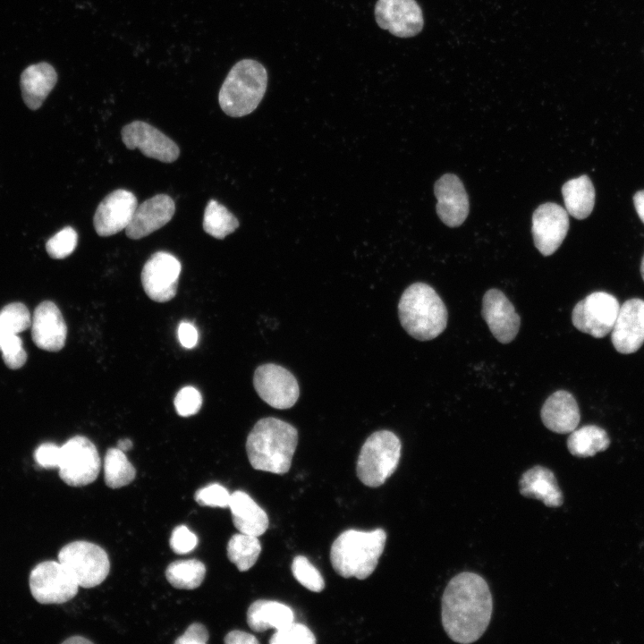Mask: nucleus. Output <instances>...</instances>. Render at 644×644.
Here are the masks:
<instances>
[{"mask_svg": "<svg viewBox=\"0 0 644 644\" xmlns=\"http://www.w3.org/2000/svg\"><path fill=\"white\" fill-rule=\"evenodd\" d=\"M315 635L304 624L292 623L275 631L269 640L270 644H314Z\"/></svg>", "mask_w": 644, "mask_h": 644, "instance_id": "obj_37", "label": "nucleus"}, {"mask_svg": "<svg viewBox=\"0 0 644 644\" xmlns=\"http://www.w3.org/2000/svg\"><path fill=\"white\" fill-rule=\"evenodd\" d=\"M137 207V198L132 192L123 189L110 192L98 204L93 217L97 233L106 237L125 230Z\"/></svg>", "mask_w": 644, "mask_h": 644, "instance_id": "obj_16", "label": "nucleus"}, {"mask_svg": "<svg viewBox=\"0 0 644 644\" xmlns=\"http://www.w3.org/2000/svg\"><path fill=\"white\" fill-rule=\"evenodd\" d=\"M567 213L577 219L588 217L595 204V189L586 174L567 181L562 187Z\"/></svg>", "mask_w": 644, "mask_h": 644, "instance_id": "obj_27", "label": "nucleus"}, {"mask_svg": "<svg viewBox=\"0 0 644 644\" xmlns=\"http://www.w3.org/2000/svg\"><path fill=\"white\" fill-rule=\"evenodd\" d=\"M31 319L23 303H9L0 310V334L18 335L31 326Z\"/></svg>", "mask_w": 644, "mask_h": 644, "instance_id": "obj_33", "label": "nucleus"}, {"mask_svg": "<svg viewBox=\"0 0 644 644\" xmlns=\"http://www.w3.org/2000/svg\"><path fill=\"white\" fill-rule=\"evenodd\" d=\"M202 225L207 233L223 240L239 227V221L224 205L211 199L206 206Z\"/></svg>", "mask_w": 644, "mask_h": 644, "instance_id": "obj_32", "label": "nucleus"}, {"mask_svg": "<svg viewBox=\"0 0 644 644\" xmlns=\"http://www.w3.org/2000/svg\"><path fill=\"white\" fill-rule=\"evenodd\" d=\"M206 575L204 564L197 559L178 560L165 570L168 582L180 589H193L200 586Z\"/></svg>", "mask_w": 644, "mask_h": 644, "instance_id": "obj_29", "label": "nucleus"}, {"mask_svg": "<svg viewBox=\"0 0 644 644\" xmlns=\"http://www.w3.org/2000/svg\"><path fill=\"white\" fill-rule=\"evenodd\" d=\"M620 304L606 292H595L580 301L572 312L573 326L595 338L608 335L614 325Z\"/></svg>", "mask_w": 644, "mask_h": 644, "instance_id": "obj_10", "label": "nucleus"}, {"mask_svg": "<svg viewBox=\"0 0 644 644\" xmlns=\"http://www.w3.org/2000/svg\"><path fill=\"white\" fill-rule=\"evenodd\" d=\"M0 352L4 362L9 369H18L27 360V352L18 335L0 334Z\"/></svg>", "mask_w": 644, "mask_h": 644, "instance_id": "obj_35", "label": "nucleus"}, {"mask_svg": "<svg viewBox=\"0 0 644 644\" xmlns=\"http://www.w3.org/2000/svg\"><path fill=\"white\" fill-rule=\"evenodd\" d=\"M121 135L127 148H139L148 157L164 163H173L179 157L180 149L176 143L144 121L137 120L124 125Z\"/></svg>", "mask_w": 644, "mask_h": 644, "instance_id": "obj_13", "label": "nucleus"}, {"mask_svg": "<svg viewBox=\"0 0 644 644\" xmlns=\"http://www.w3.org/2000/svg\"><path fill=\"white\" fill-rule=\"evenodd\" d=\"M386 541L382 529L372 531L347 530L333 542L330 561L342 577L368 578L376 569Z\"/></svg>", "mask_w": 644, "mask_h": 644, "instance_id": "obj_4", "label": "nucleus"}, {"mask_svg": "<svg viewBox=\"0 0 644 644\" xmlns=\"http://www.w3.org/2000/svg\"><path fill=\"white\" fill-rule=\"evenodd\" d=\"M63 643L64 644V643L65 644L66 643L67 644H81V643L88 644V643H92V641L84 637H81V636H73V637H71V638L65 640L64 641H63Z\"/></svg>", "mask_w": 644, "mask_h": 644, "instance_id": "obj_46", "label": "nucleus"}, {"mask_svg": "<svg viewBox=\"0 0 644 644\" xmlns=\"http://www.w3.org/2000/svg\"><path fill=\"white\" fill-rule=\"evenodd\" d=\"M175 204L166 194H157L136 208L125 229L127 237L139 240L165 225L174 216Z\"/></svg>", "mask_w": 644, "mask_h": 644, "instance_id": "obj_21", "label": "nucleus"}, {"mask_svg": "<svg viewBox=\"0 0 644 644\" xmlns=\"http://www.w3.org/2000/svg\"><path fill=\"white\" fill-rule=\"evenodd\" d=\"M540 416L547 428L559 434L571 433L577 428L580 419L575 398L564 390L555 392L546 400Z\"/></svg>", "mask_w": 644, "mask_h": 644, "instance_id": "obj_22", "label": "nucleus"}, {"mask_svg": "<svg viewBox=\"0 0 644 644\" xmlns=\"http://www.w3.org/2000/svg\"><path fill=\"white\" fill-rule=\"evenodd\" d=\"M60 446L54 443L41 444L34 453L36 462L42 468L53 469L58 467Z\"/></svg>", "mask_w": 644, "mask_h": 644, "instance_id": "obj_41", "label": "nucleus"}, {"mask_svg": "<svg viewBox=\"0 0 644 644\" xmlns=\"http://www.w3.org/2000/svg\"><path fill=\"white\" fill-rule=\"evenodd\" d=\"M633 202L639 217L644 224V190L635 193Z\"/></svg>", "mask_w": 644, "mask_h": 644, "instance_id": "obj_45", "label": "nucleus"}, {"mask_svg": "<svg viewBox=\"0 0 644 644\" xmlns=\"http://www.w3.org/2000/svg\"><path fill=\"white\" fill-rule=\"evenodd\" d=\"M178 339L187 349L195 347L199 339L196 327L190 322L182 321L178 326Z\"/></svg>", "mask_w": 644, "mask_h": 644, "instance_id": "obj_43", "label": "nucleus"}, {"mask_svg": "<svg viewBox=\"0 0 644 644\" xmlns=\"http://www.w3.org/2000/svg\"><path fill=\"white\" fill-rule=\"evenodd\" d=\"M294 621L293 611L286 605L266 599L253 602L247 611V623L254 631L281 630Z\"/></svg>", "mask_w": 644, "mask_h": 644, "instance_id": "obj_26", "label": "nucleus"}, {"mask_svg": "<svg viewBox=\"0 0 644 644\" xmlns=\"http://www.w3.org/2000/svg\"><path fill=\"white\" fill-rule=\"evenodd\" d=\"M481 313L498 342L508 343L515 338L520 329L521 318L504 292L497 289L486 292Z\"/></svg>", "mask_w": 644, "mask_h": 644, "instance_id": "obj_18", "label": "nucleus"}, {"mask_svg": "<svg viewBox=\"0 0 644 644\" xmlns=\"http://www.w3.org/2000/svg\"><path fill=\"white\" fill-rule=\"evenodd\" d=\"M32 597L40 604H64L78 593L79 584L70 572L57 561L38 564L29 577Z\"/></svg>", "mask_w": 644, "mask_h": 644, "instance_id": "obj_9", "label": "nucleus"}, {"mask_svg": "<svg viewBox=\"0 0 644 644\" xmlns=\"http://www.w3.org/2000/svg\"><path fill=\"white\" fill-rule=\"evenodd\" d=\"M198 544L197 536L185 525L175 527L170 537V547L178 555L192 551Z\"/></svg>", "mask_w": 644, "mask_h": 644, "instance_id": "obj_40", "label": "nucleus"}, {"mask_svg": "<svg viewBox=\"0 0 644 644\" xmlns=\"http://www.w3.org/2000/svg\"><path fill=\"white\" fill-rule=\"evenodd\" d=\"M614 349L623 354L637 352L644 343V301L634 298L622 306L611 331Z\"/></svg>", "mask_w": 644, "mask_h": 644, "instance_id": "obj_17", "label": "nucleus"}, {"mask_svg": "<svg viewBox=\"0 0 644 644\" xmlns=\"http://www.w3.org/2000/svg\"><path fill=\"white\" fill-rule=\"evenodd\" d=\"M231 494L222 485L208 484L195 492L194 499L201 506L229 507Z\"/></svg>", "mask_w": 644, "mask_h": 644, "instance_id": "obj_38", "label": "nucleus"}, {"mask_svg": "<svg viewBox=\"0 0 644 644\" xmlns=\"http://www.w3.org/2000/svg\"><path fill=\"white\" fill-rule=\"evenodd\" d=\"M253 386L266 403L279 410L292 407L300 396L295 377L285 368L275 363L263 364L256 369Z\"/></svg>", "mask_w": 644, "mask_h": 644, "instance_id": "obj_11", "label": "nucleus"}, {"mask_svg": "<svg viewBox=\"0 0 644 644\" xmlns=\"http://www.w3.org/2000/svg\"><path fill=\"white\" fill-rule=\"evenodd\" d=\"M610 440L607 433L596 425L575 428L567 439L569 452L580 458L594 456L608 448Z\"/></svg>", "mask_w": 644, "mask_h": 644, "instance_id": "obj_28", "label": "nucleus"}, {"mask_svg": "<svg viewBox=\"0 0 644 644\" xmlns=\"http://www.w3.org/2000/svg\"><path fill=\"white\" fill-rule=\"evenodd\" d=\"M294 578L306 589L320 592L325 588L324 579L319 571L303 555L294 557L292 564Z\"/></svg>", "mask_w": 644, "mask_h": 644, "instance_id": "obj_34", "label": "nucleus"}, {"mask_svg": "<svg viewBox=\"0 0 644 644\" xmlns=\"http://www.w3.org/2000/svg\"><path fill=\"white\" fill-rule=\"evenodd\" d=\"M136 470L123 451L109 448L104 460L105 483L110 488H120L134 479Z\"/></svg>", "mask_w": 644, "mask_h": 644, "instance_id": "obj_31", "label": "nucleus"}, {"mask_svg": "<svg viewBox=\"0 0 644 644\" xmlns=\"http://www.w3.org/2000/svg\"><path fill=\"white\" fill-rule=\"evenodd\" d=\"M375 18L381 29L399 38L413 37L424 25L422 11L415 0H377Z\"/></svg>", "mask_w": 644, "mask_h": 644, "instance_id": "obj_14", "label": "nucleus"}, {"mask_svg": "<svg viewBox=\"0 0 644 644\" xmlns=\"http://www.w3.org/2000/svg\"><path fill=\"white\" fill-rule=\"evenodd\" d=\"M401 450V441L392 431L384 429L372 433L358 456L356 472L360 480L370 487L383 485L395 471Z\"/></svg>", "mask_w": 644, "mask_h": 644, "instance_id": "obj_6", "label": "nucleus"}, {"mask_svg": "<svg viewBox=\"0 0 644 644\" xmlns=\"http://www.w3.org/2000/svg\"><path fill=\"white\" fill-rule=\"evenodd\" d=\"M132 445L133 444L129 438H123L117 442V448L123 452L131 450L132 448Z\"/></svg>", "mask_w": 644, "mask_h": 644, "instance_id": "obj_47", "label": "nucleus"}, {"mask_svg": "<svg viewBox=\"0 0 644 644\" xmlns=\"http://www.w3.org/2000/svg\"><path fill=\"white\" fill-rule=\"evenodd\" d=\"M77 242L76 231L71 226H66L47 242L46 250L53 258H64L73 252Z\"/></svg>", "mask_w": 644, "mask_h": 644, "instance_id": "obj_36", "label": "nucleus"}, {"mask_svg": "<svg viewBox=\"0 0 644 644\" xmlns=\"http://www.w3.org/2000/svg\"><path fill=\"white\" fill-rule=\"evenodd\" d=\"M519 491L521 496L539 500L547 507H558L564 503L563 493L553 471L540 465L521 475Z\"/></svg>", "mask_w": 644, "mask_h": 644, "instance_id": "obj_24", "label": "nucleus"}, {"mask_svg": "<svg viewBox=\"0 0 644 644\" xmlns=\"http://www.w3.org/2000/svg\"><path fill=\"white\" fill-rule=\"evenodd\" d=\"M398 316L404 330L413 338L428 341L446 327L448 313L436 292L424 283H414L402 292Z\"/></svg>", "mask_w": 644, "mask_h": 644, "instance_id": "obj_3", "label": "nucleus"}, {"mask_svg": "<svg viewBox=\"0 0 644 644\" xmlns=\"http://www.w3.org/2000/svg\"><path fill=\"white\" fill-rule=\"evenodd\" d=\"M298 443V431L288 422L267 417L256 422L246 440L250 465L275 474L289 471Z\"/></svg>", "mask_w": 644, "mask_h": 644, "instance_id": "obj_2", "label": "nucleus"}, {"mask_svg": "<svg viewBox=\"0 0 644 644\" xmlns=\"http://www.w3.org/2000/svg\"><path fill=\"white\" fill-rule=\"evenodd\" d=\"M182 265L173 254L157 251L146 261L141 271V284L146 294L154 301L166 302L177 292Z\"/></svg>", "mask_w": 644, "mask_h": 644, "instance_id": "obj_12", "label": "nucleus"}, {"mask_svg": "<svg viewBox=\"0 0 644 644\" xmlns=\"http://www.w3.org/2000/svg\"><path fill=\"white\" fill-rule=\"evenodd\" d=\"M174 404L179 415L189 417L199 411L202 396L195 387L184 386L176 394Z\"/></svg>", "mask_w": 644, "mask_h": 644, "instance_id": "obj_39", "label": "nucleus"}, {"mask_svg": "<svg viewBox=\"0 0 644 644\" xmlns=\"http://www.w3.org/2000/svg\"><path fill=\"white\" fill-rule=\"evenodd\" d=\"M267 85V72L256 60L242 59L229 71L218 94L221 109L231 117L252 113L262 100Z\"/></svg>", "mask_w": 644, "mask_h": 644, "instance_id": "obj_5", "label": "nucleus"}, {"mask_svg": "<svg viewBox=\"0 0 644 644\" xmlns=\"http://www.w3.org/2000/svg\"><path fill=\"white\" fill-rule=\"evenodd\" d=\"M437 203L436 213L444 224L450 227L461 225L468 216L469 198L462 181L453 174H445L434 187Z\"/></svg>", "mask_w": 644, "mask_h": 644, "instance_id": "obj_20", "label": "nucleus"}, {"mask_svg": "<svg viewBox=\"0 0 644 644\" xmlns=\"http://www.w3.org/2000/svg\"><path fill=\"white\" fill-rule=\"evenodd\" d=\"M57 560L74 577L79 586L86 589L102 583L110 571L106 552L101 547L84 540L64 546Z\"/></svg>", "mask_w": 644, "mask_h": 644, "instance_id": "obj_7", "label": "nucleus"}, {"mask_svg": "<svg viewBox=\"0 0 644 644\" xmlns=\"http://www.w3.org/2000/svg\"><path fill=\"white\" fill-rule=\"evenodd\" d=\"M208 640V632L207 628L199 623L191 624L185 632L178 637L174 643L176 644H205Z\"/></svg>", "mask_w": 644, "mask_h": 644, "instance_id": "obj_42", "label": "nucleus"}, {"mask_svg": "<svg viewBox=\"0 0 644 644\" xmlns=\"http://www.w3.org/2000/svg\"><path fill=\"white\" fill-rule=\"evenodd\" d=\"M493 600L486 580L477 573L464 572L453 577L442 596V625L448 637L458 643L478 640L487 630Z\"/></svg>", "mask_w": 644, "mask_h": 644, "instance_id": "obj_1", "label": "nucleus"}, {"mask_svg": "<svg viewBox=\"0 0 644 644\" xmlns=\"http://www.w3.org/2000/svg\"><path fill=\"white\" fill-rule=\"evenodd\" d=\"M34 343L48 352H58L65 344L67 326L59 308L51 301L40 302L31 319Z\"/></svg>", "mask_w": 644, "mask_h": 644, "instance_id": "obj_19", "label": "nucleus"}, {"mask_svg": "<svg viewBox=\"0 0 644 644\" xmlns=\"http://www.w3.org/2000/svg\"><path fill=\"white\" fill-rule=\"evenodd\" d=\"M569 229V216L563 207L547 202L532 215L531 233L536 248L544 256L553 254L562 244Z\"/></svg>", "mask_w": 644, "mask_h": 644, "instance_id": "obj_15", "label": "nucleus"}, {"mask_svg": "<svg viewBox=\"0 0 644 644\" xmlns=\"http://www.w3.org/2000/svg\"><path fill=\"white\" fill-rule=\"evenodd\" d=\"M55 67L47 62H40L26 67L21 74V97L31 110H38L44 103L57 82Z\"/></svg>", "mask_w": 644, "mask_h": 644, "instance_id": "obj_23", "label": "nucleus"}, {"mask_svg": "<svg viewBox=\"0 0 644 644\" xmlns=\"http://www.w3.org/2000/svg\"><path fill=\"white\" fill-rule=\"evenodd\" d=\"M100 465L97 447L85 436H75L60 446L59 477L69 486L80 487L94 482Z\"/></svg>", "mask_w": 644, "mask_h": 644, "instance_id": "obj_8", "label": "nucleus"}, {"mask_svg": "<svg viewBox=\"0 0 644 644\" xmlns=\"http://www.w3.org/2000/svg\"><path fill=\"white\" fill-rule=\"evenodd\" d=\"M224 641L226 644H258V640L254 635L248 632L234 630L228 632Z\"/></svg>", "mask_w": 644, "mask_h": 644, "instance_id": "obj_44", "label": "nucleus"}, {"mask_svg": "<svg viewBox=\"0 0 644 644\" xmlns=\"http://www.w3.org/2000/svg\"><path fill=\"white\" fill-rule=\"evenodd\" d=\"M229 508L234 527L242 533L259 537L268 528L267 513L244 491L231 494Z\"/></svg>", "mask_w": 644, "mask_h": 644, "instance_id": "obj_25", "label": "nucleus"}, {"mask_svg": "<svg viewBox=\"0 0 644 644\" xmlns=\"http://www.w3.org/2000/svg\"><path fill=\"white\" fill-rule=\"evenodd\" d=\"M260 552L261 545L258 537L242 532L233 535L227 544L228 559L240 572L250 569Z\"/></svg>", "mask_w": 644, "mask_h": 644, "instance_id": "obj_30", "label": "nucleus"}, {"mask_svg": "<svg viewBox=\"0 0 644 644\" xmlns=\"http://www.w3.org/2000/svg\"><path fill=\"white\" fill-rule=\"evenodd\" d=\"M640 273H641L642 279L644 280V256H643V258L641 261Z\"/></svg>", "mask_w": 644, "mask_h": 644, "instance_id": "obj_48", "label": "nucleus"}]
</instances>
